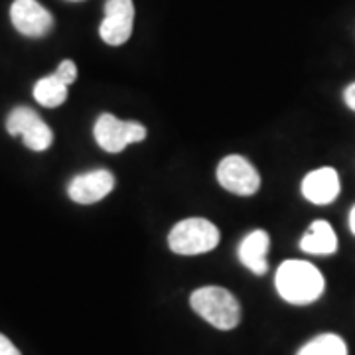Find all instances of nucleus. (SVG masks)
<instances>
[{
	"mask_svg": "<svg viewBox=\"0 0 355 355\" xmlns=\"http://www.w3.org/2000/svg\"><path fill=\"white\" fill-rule=\"evenodd\" d=\"M275 284L280 298L296 306L316 302L326 288L322 272L308 261H284L277 270Z\"/></svg>",
	"mask_w": 355,
	"mask_h": 355,
	"instance_id": "f257e3e1",
	"label": "nucleus"
},
{
	"mask_svg": "<svg viewBox=\"0 0 355 355\" xmlns=\"http://www.w3.org/2000/svg\"><path fill=\"white\" fill-rule=\"evenodd\" d=\"M190 304L196 314L211 324L217 330H233L241 322L239 300L221 286H203L190 296Z\"/></svg>",
	"mask_w": 355,
	"mask_h": 355,
	"instance_id": "f03ea898",
	"label": "nucleus"
},
{
	"mask_svg": "<svg viewBox=\"0 0 355 355\" xmlns=\"http://www.w3.org/2000/svg\"><path fill=\"white\" fill-rule=\"evenodd\" d=\"M219 243V229L202 217H190L176 223L170 235L168 245L176 254L193 257L214 251Z\"/></svg>",
	"mask_w": 355,
	"mask_h": 355,
	"instance_id": "7ed1b4c3",
	"label": "nucleus"
},
{
	"mask_svg": "<svg viewBox=\"0 0 355 355\" xmlns=\"http://www.w3.org/2000/svg\"><path fill=\"white\" fill-rule=\"evenodd\" d=\"M93 135L97 144L105 153H123L128 144H135L146 139V127L137 121H121L111 113H103L95 127Z\"/></svg>",
	"mask_w": 355,
	"mask_h": 355,
	"instance_id": "20e7f679",
	"label": "nucleus"
},
{
	"mask_svg": "<svg viewBox=\"0 0 355 355\" xmlns=\"http://www.w3.org/2000/svg\"><path fill=\"white\" fill-rule=\"evenodd\" d=\"M6 128L12 137H22L24 144L34 150V153H42L48 150L53 142V132L51 128L42 121L36 111H32L30 107H16L12 113L6 119Z\"/></svg>",
	"mask_w": 355,
	"mask_h": 355,
	"instance_id": "39448f33",
	"label": "nucleus"
},
{
	"mask_svg": "<svg viewBox=\"0 0 355 355\" xmlns=\"http://www.w3.org/2000/svg\"><path fill=\"white\" fill-rule=\"evenodd\" d=\"M217 182L231 193L237 196H253L261 188V176L247 158L227 156L217 166Z\"/></svg>",
	"mask_w": 355,
	"mask_h": 355,
	"instance_id": "423d86ee",
	"label": "nucleus"
},
{
	"mask_svg": "<svg viewBox=\"0 0 355 355\" xmlns=\"http://www.w3.org/2000/svg\"><path fill=\"white\" fill-rule=\"evenodd\" d=\"M135 24V4L132 0H107L105 2V18H103L99 34L109 46L125 44L132 34Z\"/></svg>",
	"mask_w": 355,
	"mask_h": 355,
	"instance_id": "0eeeda50",
	"label": "nucleus"
},
{
	"mask_svg": "<svg viewBox=\"0 0 355 355\" xmlns=\"http://www.w3.org/2000/svg\"><path fill=\"white\" fill-rule=\"evenodd\" d=\"M10 20L14 28L28 38L46 36L53 26L51 14L38 0H14L10 6Z\"/></svg>",
	"mask_w": 355,
	"mask_h": 355,
	"instance_id": "6e6552de",
	"label": "nucleus"
},
{
	"mask_svg": "<svg viewBox=\"0 0 355 355\" xmlns=\"http://www.w3.org/2000/svg\"><path fill=\"white\" fill-rule=\"evenodd\" d=\"M114 188V176L109 170H93L71 180L67 193L76 203H97L107 198Z\"/></svg>",
	"mask_w": 355,
	"mask_h": 355,
	"instance_id": "1a4fd4ad",
	"label": "nucleus"
},
{
	"mask_svg": "<svg viewBox=\"0 0 355 355\" xmlns=\"http://www.w3.org/2000/svg\"><path fill=\"white\" fill-rule=\"evenodd\" d=\"M302 193H304L308 202L316 203V205L331 203L340 193V176H338V172L330 166L318 168L314 172H310L302 180Z\"/></svg>",
	"mask_w": 355,
	"mask_h": 355,
	"instance_id": "9d476101",
	"label": "nucleus"
},
{
	"mask_svg": "<svg viewBox=\"0 0 355 355\" xmlns=\"http://www.w3.org/2000/svg\"><path fill=\"white\" fill-rule=\"evenodd\" d=\"M270 247V237L263 229L251 231L239 245V261L254 275H265L268 270L266 253Z\"/></svg>",
	"mask_w": 355,
	"mask_h": 355,
	"instance_id": "9b49d317",
	"label": "nucleus"
},
{
	"mask_svg": "<svg viewBox=\"0 0 355 355\" xmlns=\"http://www.w3.org/2000/svg\"><path fill=\"white\" fill-rule=\"evenodd\" d=\"M300 249L308 254H334L338 251V237L331 225L324 219L314 221L308 233L300 239Z\"/></svg>",
	"mask_w": 355,
	"mask_h": 355,
	"instance_id": "f8f14e48",
	"label": "nucleus"
},
{
	"mask_svg": "<svg viewBox=\"0 0 355 355\" xmlns=\"http://www.w3.org/2000/svg\"><path fill=\"white\" fill-rule=\"evenodd\" d=\"M67 87L69 85L65 81H62L55 73H51V76L38 79V83L34 85V99L48 109L60 107L67 99Z\"/></svg>",
	"mask_w": 355,
	"mask_h": 355,
	"instance_id": "ddd939ff",
	"label": "nucleus"
},
{
	"mask_svg": "<svg viewBox=\"0 0 355 355\" xmlns=\"http://www.w3.org/2000/svg\"><path fill=\"white\" fill-rule=\"evenodd\" d=\"M296 355H347V345L336 334H322L306 343Z\"/></svg>",
	"mask_w": 355,
	"mask_h": 355,
	"instance_id": "4468645a",
	"label": "nucleus"
},
{
	"mask_svg": "<svg viewBox=\"0 0 355 355\" xmlns=\"http://www.w3.org/2000/svg\"><path fill=\"white\" fill-rule=\"evenodd\" d=\"M53 73L60 77L62 81H65L67 85H71L77 77V67H76V64L71 62V60H64L62 64L58 65V69H55Z\"/></svg>",
	"mask_w": 355,
	"mask_h": 355,
	"instance_id": "2eb2a0df",
	"label": "nucleus"
},
{
	"mask_svg": "<svg viewBox=\"0 0 355 355\" xmlns=\"http://www.w3.org/2000/svg\"><path fill=\"white\" fill-rule=\"evenodd\" d=\"M0 355H20L18 347L2 334H0Z\"/></svg>",
	"mask_w": 355,
	"mask_h": 355,
	"instance_id": "dca6fc26",
	"label": "nucleus"
},
{
	"mask_svg": "<svg viewBox=\"0 0 355 355\" xmlns=\"http://www.w3.org/2000/svg\"><path fill=\"white\" fill-rule=\"evenodd\" d=\"M343 99H345V105H347L352 111H355V83L345 87V91H343Z\"/></svg>",
	"mask_w": 355,
	"mask_h": 355,
	"instance_id": "f3484780",
	"label": "nucleus"
},
{
	"mask_svg": "<svg viewBox=\"0 0 355 355\" xmlns=\"http://www.w3.org/2000/svg\"><path fill=\"white\" fill-rule=\"evenodd\" d=\"M349 229H352V233L355 235V205L354 209H352V214H349Z\"/></svg>",
	"mask_w": 355,
	"mask_h": 355,
	"instance_id": "a211bd4d",
	"label": "nucleus"
},
{
	"mask_svg": "<svg viewBox=\"0 0 355 355\" xmlns=\"http://www.w3.org/2000/svg\"><path fill=\"white\" fill-rule=\"evenodd\" d=\"M73 2H77V0H73Z\"/></svg>",
	"mask_w": 355,
	"mask_h": 355,
	"instance_id": "6ab92c4d",
	"label": "nucleus"
}]
</instances>
